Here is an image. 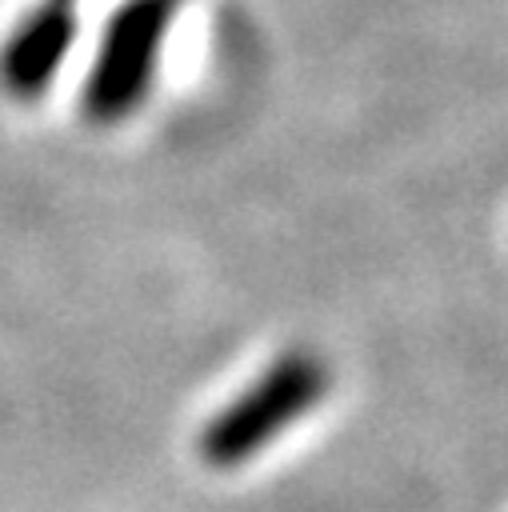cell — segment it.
Masks as SVG:
<instances>
[{
  "label": "cell",
  "instance_id": "1",
  "mask_svg": "<svg viewBox=\"0 0 508 512\" xmlns=\"http://www.w3.org/2000/svg\"><path fill=\"white\" fill-rule=\"evenodd\" d=\"M328 388V368L308 352L280 356L264 376L252 380L220 416L200 432V456L212 468H232L256 456L276 432H284L300 412H308Z\"/></svg>",
  "mask_w": 508,
  "mask_h": 512
},
{
  "label": "cell",
  "instance_id": "2",
  "mask_svg": "<svg viewBox=\"0 0 508 512\" xmlns=\"http://www.w3.org/2000/svg\"><path fill=\"white\" fill-rule=\"evenodd\" d=\"M168 20H172V0H124L112 12L92 76L84 84V112L92 120L112 124L148 96Z\"/></svg>",
  "mask_w": 508,
  "mask_h": 512
},
{
  "label": "cell",
  "instance_id": "3",
  "mask_svg": "<svg viewBox=\"0 0 508 512\" xmlns=\"http://www.w3.org/2000/svg\"><path fill=\"white\" fill-rule=\"evenodd\" d=\"M76 40V0H40V8L12 32V40L0 52V76L4 84L32 100L48 88L60 60L68 56Z\"/></svg>",
  "mask_w": 508,
  "mask_h": 512
}]
</instances>
